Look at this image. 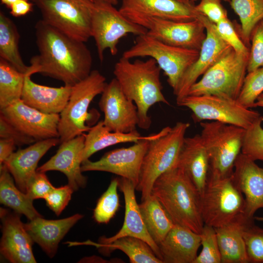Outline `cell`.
<instances>
[{"instance_id":"cell-46","label":"cell","mask_w":263,"mask_h":263,"mask_svg":"<svg viewBox=\"0 0 263 263\" xmlns=\"http://www.w3.org/2000/svg\"><path fill=\"white\" fill-rule=\"evenodd\" d=\"M0 137L13 141L17 146L31 145L36 142L24 134L14 125L0 115Z\"/></svg>"},{"instance_id":"cell-45","label":"cell","mask_w":263,"mask_h":263,"mask_svg":"<svg viewBox=\"0 0 263 263\" xmlns=\"http://www.w3.org/2000/svg\"><path fill=\"white\" fill-rule=\"evenodd\" d=\"M221 2V0H201L195 6L199 14L216 24L228 18L226 11Z\"/></svg>"},{"instance_id":"cell-47","label":"cell","mask_w":263,"mask_h":263,"mask_svg":"<svg viewBox=\"0 0 263 263\" xmlns=\"http://www.w3.org/2000/svg\"><path fill=\"white\" fill-rule=\"evenodd\" d=\"M34 5L30 0H16L10 8V14L16 18L24 16L33 11Z\"/></svg>"},{"instance_id":"cell-5","label":"cell","mask_w":263,"mask_h":263,"mask_svg":"<svg viewBox=\"0 0 263 263\" xmlns=\"http://www.w3.org/2000/svg\"><path fill=\"white\" fill-rule=\"evenodd\" d=\"M200 125V136L209 159L207 178L231 176L241 152L245 129L215 121L201 122Z\"/></svg>"},{"instance_id":"cell-9","label":"cell","mask_w":263,"mask_h":263,"mask_svg":"<svg viewBox=\"0 0 263 263\" xmlns=\"http://www.w3.org/2000/svg\"><path fill=\"white\" fill-rule=\"evenodd\" d=\"M40 12L46 24L77 40L91 38L94 7L91 0H30Z\"/></svg>"},{"instance_id":"cell-3","label":"cell","mask_w":263,"mask_h":263,"mask_svg":"<svg viewBox=\"0 0 263 263\" xmlns=\"http://www.w3.org/2000/svg\"><path fill=\"white\" fill-rule=\"evenodd\" d=\"M166 210L174 224L200 234L204 225L200 194L188 176L176 167L159 176L151 194Z\"/></svg>"},{"instance_id":"cell-51","label":"cell","mask_w":263,"mask_h":263,"mask_svg":"<svg viewBox=\"0 0 263 263\" xmlns=\"http://www.w3.org/2000/svg\"><path fill=\"white\" fill-rule=\"evenodd\" d=\"M103 0L105 2H107L111 4H112L114 5H115L118 3L119 0Z\"/></svg>"},{"instance_id":"cell-37","label":"cell","mask_w":263,"mask_h":263,"mask_svg":"<svg viewBox=\"0 0 263 263\" xmlns=\"http://www.w3.org/2000/svg\"><path fill=\"white\" fill-rule=\"evenodd\" d=\"M263 93V66L247 73L237 100L246 108H255L257 98Z\"/></svg>"},{"instance_id":"cell-50","label":"cell","mask_w":263,"mask_h":263,"mask_svg":"<svg viewBox=\"0 0 263 263\" xmlns=\"http://www.w3.org/2000/svg\"><path fill=\"white\" fill-rule=\"evenodd\" d=\"M16 0H0L1 4L4 5L7 8H10L11 5L16 1Z\"/></svg>"},{"instance_id":"cell-38","label":"cell","mask_w":263,"mask_h":263,"mask_svg":"<svg viewBox=\"0 0 263 263\" xmlns=\"http://www.w3.org/2000/svg\"><path fill=\"white\" fill-rule=\"evenodd\" d=\"M202 248L193 263H221V256L214 227L204 225L201 233Z\"/></svg>"},{"instance_id":"cell-4","label":"cell","mask_w":263,"mask_h":263,"mask_svg":"<svg viewBox=\"0 0 263 263\" xmlns=\"http://www.w3.org/2000/svg\"><path fill=\"white\" fill-rule=\"evenodd\" d=\"M190 124L178 122L158 137L151 140L143 158L136 189L141 193V201L151 194L156 179L177 167L185 134Z\"/></svg>"},{"instance_id":"cell-17","label":"cell","mask_w":263,"mask_h":263,"mask_svg":"<svg viewBox=\"0 0 263 263\" xmlns=\"http://www.w3.org/2000/svg\"><path fill=\"white\" fill-rule=\"evenodd\" d=\"M0 115L36 141L59 138V114L42 113L19 99L0 109Z\"/></svg>"},{"instance_id":"cell-39","label":"cell","mask_w":263,"mask_h":263,"mask_svg":"<svg viewBox=\"0 0 263 263\" xmlns=\"http://www.w3.org/2000/svg\"><path fill=\"white\" fill-rule=\"evenodd\" d=\"M262 116L250 127L245 130L241 153L254 161L263 162V128Z\"/></svg>"},{"instance_id":"cell-2","label":"cell","mask_w":263,"mask_h":263,"mask_svg":"<svg viewBox=\"0 0 263 263\" xmlns=\"http://www.w3.org/2000/svg\"><path fill=\"white\" fill-rule=\"evenodd\" d=\"M161 69L156 61L131 59L122 56L114 65L113 75L126 96L137 108L138 127L148 130L151 125L148 114L150 107L158 103L169 105L162 92Z\"/></svg>"},{"instance_id":"cell-52","label":"cell","mask_w":263,"mask_h":263,"mask_svg":"<svg viewBox=\"0 0 263 263\" xmlns=\"http://www.w3.org/2000/svg\"><path fill=\"white\" fill-rule=\"evenodd\" d=\"M176 0L187 4H189V5L193 4V2L191 1V0Z\"/></svg>"},{"instance_id":"cell-28","label":"cell","mask_w":263,"mask_h":263,"mask_svg":"<svg viewBox=\"0 0 263 263\" xmlns=\"http://www.w3.org/2000/svg\"><path fill=\"white\" fill-rule=\"evenodd\" d=\"M254 218L243 214L222 226L215 228L222 263H248L243 231Z\"/></svg>"},{"instance_id":"cell-40","label":"cell","mask_w":263,"mask_h":263,"mask_svg":"<svg viewBox=\"0 0 263 263\" xmlns=\"http://www.w3.org/2000/svg\"><path fill=\"white\" fill-rule=\"evenodd\" d=\"M243 235L248 262L263 263V228L253 222L245 227Z\"/></svg>"},{"instance_id":"cell-21","label":"cell","mask_w":263,"mask_h":263,"mask_svg":"<svg viewBox=\"0 0 263 263\" xmlns=\"http://www.w3.org/2000/svg\"><path fill=\"white\" fill-rule=\"evenodd\" d=\"M232 176L244 196L245 214L254 218L255 212L263 208V168L241 152L235 161Z\"/></svg>"},{"instance_id":"cell-53","label":"cell","mask_w":263,"mask_h":263,"mask_svg":"<svg viewBox=\"0 0 263 263\" xmlns=\"http://www.w3.org/2000/svg\"><path fill=\"white\" fill-rule=\"evenodd\" d=\"M254 219H255V220H257V221H259L263 222V217H257V216H254Z\"/></svg>"},{"instance_id":"cell-16","label":"cell","mask_w":263,"mask_h":263,"mask_svg":"<svg viewBox=\"0 0 263 263\" xmlns=\"http://www.w3.org/2000/svg\"><path fill=\"white\" fill-rule=\"evenodd\" d=\"M98 102L104 113V126L112 132L127 133L136 130L137 108L122 90L114 78L107 83Z\"/></svg>"},{"instance_id":"cell-12","label":"cell","mask_w":263,"mask_h":263,"mask_svg":"<svg viewBox=\"0 0 263 263\" xmlns=\"http://www.w3.org/2000/svg\"><path fill=\"white\" fill-rule=\"evenodd\" d=\"M94 2L91 37L94 40L101 62L106 50H109L113 56L117 54L118 43L124 37L130 34L137 36L147 33L145 28L131 21L115 5L102 0H94Z\"/></svg>"},{"instance_id":"cell-10","label":"cell","mask_w":263,"mask_h":263,"mask_svg":"<svg viewBox=\"0 0 263 263\" xmlns=\"http://www.w3.org/2000/svg\"><path fill=\"white\" fill-rule=\"evenodd\" d=\"M248 57L232 49L203 74L188 95L216 94L237 99L247 72Z\"/></svg>"},{"instance_id":"cell-7","label":"cell","mask_w":263,"mask_h":263,"mask_svg":"<svg viewBox=\"0 0 263 263\" xmlns=\"http://www.w3.org/2000/svg\"><path fill=\"white\" fill-rule=\"evenodd\" d=\"M106 78L98 70H92L86 78L72 86L69 100L59 114L58 125L60 144L90 129L86 122L90 117L89 106L94 98L103 92Z\"/></svg>"},{"instance_id":"cell-25","label":"cell","mask_w":263,"mask_h":263,"mask_svg":"<svg viewBox=\"0 0 263 263\" xmlns=\"http://www.w3.org/2000/svg\"><path fill=\"white\" fill-rule=\"evenodd\" d=\"M83 217L80 214L59 220H46L40 217L29 220L24 225L33 242L38 244L50 258H53L60 241Z\"/></svg>"},{"instance_id":"cell-49","label":"cell","mask_w":263,"mask_h":263,"mask_svg":"<svg viewBox=\"0 0 263 263\" xmlns=\"http://www.w3.org/2000/svg\"><path fill=\"white\" fill-rule=\"evenodd\" d=\"M263 107V93H262L257 98L255 103V107Z\"/></svg>"},{"instance_id":"cell-29","label":"cell","mask_w":263,"mask_h":263,"mask_svg":"<svg viewBox=\"0 0 263 263\" xmlns=\"http://www.w3.org/2000/svg\"><path fill=\"white\" fill-rule=\"evenodd\" d=\"M166 129L165 127L158 133L143 136L137 130L127 133L111 131L104 126L103 120L100 121L91 127L87 134L83 133L85 141L82 162L89 159L94 153L107 147L120 143H135L144 139H153L163 133Z\"/></svg>"},{"instance_id":"cell-11","label":"cell","mask_w":263,"mask_h":263,"mask_svg":"<svg viewBox=\"0 0 263 263\" xmlns=\"http://www.w3.org/2000/svg\"><path fill=\"white\" fill-rule=\"evenodd\" d=\"M192 112L196 122L219 121L247 129L262 115L240 104L237 99L216 94L188 95L177 103Z\"/></svg>"},{"instance_id":"cell-33","label":"cell","mask_w":263,"mask_h":263,"mask_svg":"<svg viewBox=\"0 0 263 263\" xmlns=\"http://www.w3.org/2000/svg\"><path fill=\"white\" fill-rule=\"evenodd\" d=\"M97 248L104 254L120 250L127 255L132 263H163L147 243L136 237L120 238L109 244L99 245Z\"/></svg>"},{"instance_id":"cell-27","label":"cell","mask_w":263,"mask_h":263,"mask_svg":"<svg viewBox=\"0 0 263 263\" xmlns=\"http://www.w3.org/2000/svg\"><path fill=\"white\" fill-rule=\"evenodd\" d=\"M177 167L188 176L201 195L207 180L209 159L200 134L185 137Z\"/></svg>"},{"instance_id":"cell-55","label":"cell","mask_w":263,"mask_h":263,"mask_svg":"<svg viewBox=\"0 0 263 263\" xmlns=\"http://www.w3.org/2000/svg\"><path fill=\"white\" fill-rule=\"evenodd\" d=\"M92 0V1H94V0Z\"/></svg>"},{"instance_id":"cell-35","label":"cell","mask_w":263,"mask_h":263,"mask_svg":"<svg viewBox=\"0 0 263 263\" xmlns=\"http://www.w3.org/2000/svg\"><path fill=\"white\" fill-rule=\"evenodd\" d=\"M229 3L241 22L239 36L250 48L251 32L263 19V0H230Z\"/></svg>"},{"instance_id":"cell-26","label":"cell","mask_w":263,"mask_h":263,"mask_svg":"<svg viewBox=\"0 0 263 263\" xmlns=\"http://www.w3.org/2000/svg\"><path fill=\"white\" fill-rule=\"evenodd\" d=\"M71 89L69 85L52 87L37 84L26 74L21 99L42 113L60 114L69 100Z\"/></svg>"},{"instance_id":"cell-14","label":"cell","mask_w":263,"mask_h":263,"mask_svg":"<svg viewBox=\"0 0 263 263\" xmlns=\"http://www.w3.org/2000/svg\"><path fill=\"white\" fill-rule=\"evenodd\" d=\"M168 128V126L165 131ZM153 139L141 140L129 147L110 150L96 161L86 160L82 163L81 171H100L112 173L130 180L136 189L143 158L150 141Z\"/></svg>"},{"instance_id":"cell-41","label":"cell","mask_w":263,"mask_h":263,"mask_svg":"<svg viewBox=\"0 0 263 263\" xmlns=\"http://www.w3.org/2000/svg\"><path fill=\"white\" fill-rule=\"evenodd\" d=\"M262 66H263V19L257 23L251 33L247 73Z\"/></svg>"},{"instance_id":"cell-31","label":"cell","mask_w":263,"mask_h":263,"mask_svg":"<svg viewBox=\"0 0 263 263\" xmlns=\"http://www.w3.org/2000/svg\"><path fill=\"white\" fill-rule=\"evenodd\" d=\"M146 228L158 245L174 225L156 197L151 194L139 205Z\"/></svg>"},{"instance_id":"cell-42","label":"cell","mask_w":263,"mask_h":263,"mask_svg":"<svg viewBox=\"0 0 263 263\" xmlns=\"http://www.w3.org/2000/svg\"><path fill=\"white\" fill-rule=\"evenodd\" d=\"M216 30L221 38L237 53L249 54V47L245 45L230 20L225 19L215 24Z\"/></svg>"},{"instance_id":"cell-15","label":"cell","mask_w":263,"mask_h":263,"mask_svg":"<svg viewBox=\"0 0 263 263\" xmlns=\"http://www.w3.org/2000/svg\"><path fill=\"white\" fill-rule=\"evenodd\" d=\"M198 17L205 26L206 38L200 50L198 59L186 70L173 91L176 103L188 95L190 87L201 75L232 49L221 38L215 24L202 14H200Z\"/></svg>"},{"instance_id":"cell-13","label":"cell","mask_w":263,"mask_h":263,"mask_svg":"<svg viewBox=\"0 0 263 263\" xmlns=\"http://www.w3.org/2000/svg\"><path fill=\"white\" fill-rule=\"evenodd\" d=\"M136 24L145 28L150 36L181 48L200 50L206 38L205 26L199 17L190 21L147 18Z\"/></svg>"},{"instance_id":"cell-8","label":"cell","mask_w":263,"mask_h":263,"mask_svg":"<svg viewBox=\"0 0 263 263\" xmlns=\"http://www.w3.org/2000/svg\"><path fill=\"white\" fill-rule=\"evenodd\" d=\"M200 207L204 225L217 228L245 214V200L232 175L207 178L201 194Z\"/></svg>"},{"instance_id":"cell-48","label":"cell","mask_w":263,"mask_h":263,"mask_svg":"<svg viewBox=\"0 0 263 263\" xmlns=\"http://www.w3.org/2000/svg\"><path fill=\"white\" fill-rule=\"evenodd\" d=\"M16 144L9 139L0 138V166L15 152Z\"/></svg>"},{"instance_id":"cell-30","label":"cell","mask_w":263,"mask_h":263,"mask_svg":"<svg viewBox=\"0 0 263 263\" xmlns=\"http://www.w3.org/2000/svg\"><path fill=\"white\" fill-rule=\"evenodd\" d=\"M0 203L29 220L42 217L34 207L33 200L16 186L13 176L4 165L0 167Z\"/></svg>"},{"instance_id":"cell-54","label":"cell","mask_w":263,"mask_h":263,"mask_svg":"<svg viewBox=\"0 0 263 263\" xmlns=\"http://www.w3.org/2000/svg\"><path fill=\"white\" fill-rule=\"evenodd\" d=\"M191 1L192 2H193L194 1H197V0H191ZM221 1H226V2H229V1L230 0H221Z\"/></svg>"},{"instance_id":"cell-19","label":"cell","mask_w":263,"mask_h":263,"mask_svg":"<svg viewBox=\"0 0 263 263\" xmlns=\"http://www.w3.org/2000/svg\"><path fill=\"white\" fill-rule=\"evenodd\" d=\"M2 237L1 254L12 263H35L32 245L34 243L26 230L19 214L0 208Z\"/></svg>"},{"instance_id":"cell-32","label":"cell","mask_w":263,"mask_h":263,"mask_svg":"<svg viewBox=\"0 0 263 263\" xmlns=\"http://www.w3.org/2000/svg\"><path fill=\"white\" fill-rule=\"evenodd\" d=\"M19 34L14 21L0 11V58L19 72L26 74L29 66L24 63L19 51Z\"/></svg>"},{"instance_id":"cell-23","label":"cell","mask_w":263,"mask_h":263,"mask_svg":"<svg viewBox=\"0 0 263 263\" xmlns=\"http://www.w3.org/2000/svg\"><path fill=\"white\" fill-rule=\"evenodd\" d=\"M58 143L59 138L36 141L25 149L15 151L4 163L2 165L11 173L20 190L26 193L29 181L37 171L39 161L51 148Z\"/></svg>"},{"instance_id":"cell-20","label":"cell","mask_w":263,"mask_h":263,"mask_svg":"<svg viewBox=\"0 0 263 263\" xmlns=\"http://www.w3.org/2000/svg\"><path fill=\"white\" fill-rule=\"evenodd\" d=\"M84 141L82 134L60 143L56 153L37 170L43 172L51 170L62 172L67 178L68 184L74 191L85 187L87 178L82 174L81 169Z\"/></svg>"},{"instance_id":"cell-22","label":"cell","mask_w":263,"mask_h":263,"mask_svg":"<svg viewBox=\"0 0 263 263\" xmlns=\"http://www.w3.org/2000/svg\"><path fill=\"white\" fill-rule=\"evenodd\" d=\"M119 187L124 194L125 211L124 221L120 230L112 237L100 238L99 245L109 244L120 238L131 236L139 238L147 243L156 256L161 259L159 246L150 235L136 201L135 187L129 180L121 177Z\"/></svg>"},{"instance_id":"cell-36","label":"cell","mask_w":263,"mask_h":263,"mask_svg":"<svg viewBox=\"0 0 263 263\" xmlns=\"http://www.w3.org/2000/svg\"><path fill=\"white\" fill-rule=\"evenodd\" d=\"M119 178L112 180L108 188L99 198L94 210V220L99 224H107L114 217L120 207L117 188Z\"/></svg>"},{"instance_id":"cell-34","label":"cell","mask_w":263,"mask_h":263,"mask_svg":"<svg viewBox=\"0 0 263 263\" xmlns=\"http://www.w3.org/2000/svg\"><path fill=\"white\" fill-rule=\"evenodd\" d=\"M25 76L0 58V110L21 99Z\"/></svg>"},{"instance_id":"cell-18","label":"cell","mask_w":263,"mask_h":263,"mask_svg":"<svg viewBox=\"0 0 263 263\" xmlns=\"http://www.w3.org/2000/svg\"><path fill=\"white\" fill-rule=\"evenodd\" d=\"M120 12L136 23L147 18H158L174 21H190L200 14L194 4L176 0H121Z\"/></svg>"},{"instance_id":"cell-43","label":"cell","mask_w":263,"mask_h":263,"mask_svg":"<svg viewBox=\"0 0 263 263\" xmlns=\"http://www.w3.org/2000/svg\"><path fill=\"white\" fill-rule=\"evenodd\" d=\"M74 191L68 184L55 187L44 199L47 206L59 216L68 205Z\"/></svg>"},{"instance_id":"cell-44","label":"cell","mask_w":263,"mask_h":263,"mask_svg":"<svg viewBox=\"0 0 263 263\" xmlns=\"http://www.w3.org/2000/svg\"><path fill=\"white\" fill-rule=\"evenodd\" d=\"M55 188L45 174V172L37 171L29 181L26 193L33 200L45 199Z\"/></svg>"},{"instance_id":"cell-6","label":"cell","mask_w":263,"mask_h":263,"mask_svg":"<svg viewBox=\"0 0 263 263\" xmlns=\"http://www.w3.org/2000/svg\"><path fill=\"white\" fill-rule=\"evenodd\" d=\"M199 53L198 50L169 45L146 33L137 36L134 44L125 51L122 56L130 59L140 57L154 59L167 77L173 92L185 72L198 59Z\"/></svg>"},{"instance_id":"cell-1","label":"cell","mask_w":263,"mask_h":263,"mask_svg":"<svg viewBox=\"0 0 263 263\" xmlns=\"http://www.w3.org/2000/svg\"><path fill=\"white\" fill-rule=\"evenodd\" d=\"M39 54L31 57L26 74L39 73L73 86L91 73L93 56L85 42L77 40L45 23L35 26Z\"/></svg>"},{"instance_id":"cell-24","label":"cell","mask_w":263,"mask_h":263,"mask_svg":"<svg viewBox=\"0 0 263 263\" xmlns=\"http://www.w3.org/2000/svg\"><path fill=\"white\" fill-rule=\"evenodd\" d=\"M200 245V234L176 224L158 245L163 263H193Z\"/></svg>"}]
</instances>
